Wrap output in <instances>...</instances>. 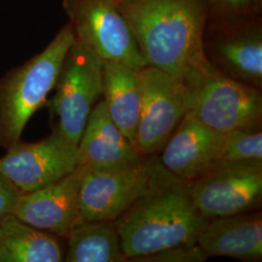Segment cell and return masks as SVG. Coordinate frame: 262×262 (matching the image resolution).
Here are the masks:
<instances>
[{
	"instance_id": "obj_21",
	"label": "cell",
	"mask_w": 262,
	"mask_h": 262,
	"mask_svg": "<svg viewBox=\"0 0 262 262\" xmlns=\"http://www.w3.org/2000/svg\"><path fill=\"white\" fill-rule=\"evenodd\" d=\"M209 255L198 245H183L165 251L140 257L141 261L198 262L203 261Z\"/></svg>"
},
{
	"instance_id": "obj_15",
	"label": "cell",
	"mask_w": 262,
	"mask_h": 262,
	"mask_svg": "<svg viewBox=\"0 0 262 262\" xmlns=\"http://www.w3.org/2000/svg\"><path fill=\"white\" fill-rule=\"evenodd\" d=\"M197 244L210 255L258 260L262 256V215L260 212L210 220Z\"/></svg>"
},
{
	"instance_id": "obj_11",
	"label": "cell",
	"mask_w": 262,
	"mask_h": 262,
	"mask_svg": "<svg viewBox=\"0 0 262 262\" xmlns=\"http://www.w3.org/2000/svg\"><path fill=\"white\" fill-rule=\"evenodd\" d=\"M158 163L156 159H146L111 173L86 170L80 190L82 222L119 219L147 190Z\"/></svg>"
},
{
	"instance_id": "obj_1",
	"label": "cell",
	"mask_w": 262,
	"mask_h": 262,
	"mask_svg": "<svg viewBox=\"0 0 262 262\" xmlns=\"http://www.w3.org/2000/svg\"><path fill=\"white\" fill-rule=\"evenodd\" d=\"M117 4L147 66L182 84L209 64L203 48L208 0H134Z\"/></svg>"
},
{
	"instance_id": "obj_4",
	"label": "cell",
	"mask_w": 262,
	"mask_h": 262,
	"mask_svg": "<svg viewBox=\"0 0 262 262\" xmlns=\"http://www.w3.org/2000/svg\"><path fill=\"white\" fill-rule=\"evenodd\" d=\"M187 113L222 135L260 128V90L237 82L210 63L182 83Z\"/></svg>"
},
{
	"instance_id": "obj_2",
	"label": "cell",
	"mask_w": 262,
	"mask_h": 262,
	"mask_svg": "<svg viewBox=\"0 0 262 262\" xmlns=\"http://www.w3.org/2000/svg\"><path fill=\"white\" fill-rule=\"evenodd\" d=\"M208 222L194 205L187 182L159 160L147 190L115 225L127 259L197 244Z\"/></svg>"
},
{
	"instance_id": "obj_7",
	"label": "cell",
	"mask_w": 262,
	"mask_h": 262,
	"mask_svg": "<svg viewBox=\"0 0 262 262\" xmlns=\"http://www.w3.org/2000/svg\"><path fill=\"white\" fill-rule=\"evenodd\" d=\"M207 60L237 82L262 86L261 17L207 19L203 36Z\"/></svg>"
},
{
	"instance_id": "obj_3",
	"label": "cell",
	"mask_w": 262,
	"mask_h": 262,
	"mask_svg": "<svg viewBox=\"0 0 262 262\" xmlns=\"http://www.w3.org/2000/svg\"><path fill=\"white\" fill-rule=\"evenodd\" d=\"M74 42L67 24L42 52L0 78V146L5 150L20 140L28 121L47 103Z\"/></svg>"
},
{
	"instance_id": "obj_12",
	"label": "cell",
	"mask_w": 262,
	"mask_h": 262,
	"mask_svg": "<svg viewBox=\"0 0 262 262\" xmlns=\"http://www.w3.org/2000/svg\"><path fill=\"white\" fill-rule=\"evenodd\" d=\"M86 170L78 165L66 177L32 192L19 194L12 214L40 230L67 237L82 222L80 190Z\"/></svg>"
},
{
	"instance_id": "obj_6",
	"label": "cell",
	"mask_w": 262,
	"mask_h": 262,
	"mask_svg": "<svg viewBox=\"0 0 262 262\" xmlns=\"http://www.w3.org/2000/svg\"><path fill=\"white\" fill-rule=\"evenodd\" d=\"M62 8L75 40L102 62H118L140 69L147 66L135 35L113 0H62Z\"/></svg>"
},
{
	"instance_id": "obj_9",
	"label": "cell",
	"mask_w": 262,
	"mask_h": 262,
	"mask_svg": "<svg viewBox=\"0 0 262 262\" xmlns=\"http://www.w3.org/2000/svg\"><path fill=\"white\" fill-rule=\"evenodd\" d=\"M78 165V148L53 130L42 140H19L10 147L0 158V174L24 194L66 177Z\"/></svg>"
},
{
	"instance_id": "obj_22",
	"label": "cell",
	"mask_w": 262,
	"mask_h": 262,
	"mask_svg": "<svg viewBox=\"0 0 262 262\" xmlns=\"http://www.w3.org/2000/svg\"><path fill=\"white\" fill-rule=\"evenodd\" d=\"M19 195V191L0 174V220L12 214Z\"/></svg>"
},
{
	"instance_id": "obj_5",
	"label": "cell",
	"mask_w": 262,
	"mask_h": 262,
	"mask_svg": "<svg viewBox=\"0 0 262 262\" xmlns=\"http://www.w3.org/2000/svg\"><path fill=\"white\" fill-rule=\"evenodd\" d=\"M103 62L80 42L69 49L57 77L54 96L47 101L53 130L78 148L89 117L103 93Z\"/></svg>"
},
{
	"instance_id": "obj_23",
	"label": "cell",
	"mask_w": 262,
	"mask_h": 262,
	"mask_svg": "<svg viewBox=\"0 0 262 262\" xmlns=\"http://www.w3.org/2000/svg\"><path fill=\"white\" fill-rule=\"evenodd\" d=\"M116 3H124V2H129V1H134V0H113Z\"/></svg>"
},
{
	"instance_id": "obj_18",
	"label": "cell",
	"mask_w": 262,
	"mask_h": 262,
	"mask_svg": "<svg viewBox=\"0 0 262 262\" xmlns=\"http://www.w3.org/2000/svg\"><path fill=\"white\" fill-rule=\"evenodd\" d=\"M67 238L68 252L64 261L119 262L126 259L115 222H81Z\"/></svg>"
},
{
	"instance_id": "obj_13",
	"label": "cell",
	"mask_w": 262,
	"mask_h": 262,
	"mask_svg": "<svg viewBox=\"0 0 262 262\" xmlns=\"http://www.w3.org/2000/svg\"><path fill=\"white\" fill-rule=\"evenodd\" d=\"M225 137L186 113L164 145L159 162L170 173L191 182L220 162Z\"/></svg>"
},
{
	"instance_id": "obj_19",
	"label": "cell",
	"mask_w": 262,
	"mask_h": 262,
	"mask_svg": "<svg viewBox=\"0 0 262 262\" xmlns=\"http://www.w3.org/2000/svg\"><path fill=\"white\" fill-rule=\"evenodd\" d=\"M239 161H262L260 128L240 129L225 135L219 163Z\"/></svg>"
},
{
	"instance_id": "obj_16",
	"label": "cell",
	"mask_w": 262,
	"mask_h": 262,
	"mask_svg": "<svg viewBox=\"0 0 262 262\" xmlns=\"http://www.w3.org/2000/svg\"><path fill=\"white\" fill-rule=\"evenodd\" d=\"M102 74L107 112L135 146L142 101L138 69L118 62H103Z\"/></svg>"
},
{
	"instance_id": "obj_20",
	"label": "cell",
	"mask_w": 262,
	"mask_h": 262,
	"mask_svg": "<svg viewBox=\"0 0 262 262\" xmlns=\"http://www.w3.org/2000/svg\"><path fill=\"white\" fill-rule=\"evenodd\" d=\"M208 18L234 19L260 17L262 0H208Z\"/></svg>"
},
{
	"instance_id": "obj_17",
	"label": "cell",
	"mask_w": 262,
	"mask_h": 262,
	"mask_svg": "<svg viewBox=\"0 0 262 262\" xmlns=\"http://www.w3.org/2000/svg\"><path fill=\"white\" fill-rule=\"evenodd\" d=\"M63 260L60 245L47 231L21 222L13 214L0 220V262Z\"/></svg>"
},
{
	"instance_id": "obj_8",
	"label": "cell",
	"mask_w": 262,
	"mask_h": 262,
	"mask_svg": "<svg viewBox=\"0 0 262 262\" xmlns=\"http://www.w3.org/2000/svg\"><path fill=\"white\" fill-rule=\"evenodd\" d=\"M187 184L194 205L208 221L248 213L261 202L262 161L221 162Z\"/></svg>"
},
{
	"instance_id": "obj_10",
	"label": "cell",
	"mask_w": 262,
	"mask_h": 262,
	"mask_svg": "<svg viewBox=\"0 0 262 262\" xmlns=\"http://www.w3.org/2000/svg\"><path fill=\"white\" fill-rule=\"evenodd\" d=\"M142 101L135 146L141 156L163 149L187 113L183 85L151 66L138 69Z\"/></svg>"
},
{
	"instance_id": "obj_14",
	"label": "cell",
	"mask_w": 262,
	"mask_h": 262,
	"mask_svg": "<svg viewBox=\"0 0 262 262\" xmlns=\"http://www.w3.org/2000/svg\"><path fill=\"white\" fill-rule=\"evenodd\" d=\"M79 165L99 173L132 168L143 160L136 147L115 124L103 100L94 106L78 145Z\"/></svg>"
}]
</instances>
